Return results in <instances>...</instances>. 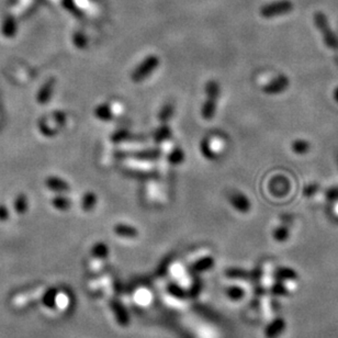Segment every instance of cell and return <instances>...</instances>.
Segmentation results:
<instances>
[{
	"mask_svg": "<svg viewBox=\"0 0 338 338\" xmlns=\"http://www.w3.org/2000/svg\"><path fill=\"white\" fill-rule=\"evenodd\" d=\"M159 66V58L156 55H149L145 59L137 65V67L132 71L131 79L133 82H142L148 76H151L155 69Z\"/></svg>",
	"mask_w": 338,
	"mask_h": 338,
	"instance_id": "1",
	"label": "cell"
},
{
	"mask_svg": "<svg viewBox=\"0 0 338 338\" xmlns=\"http://www.w3.org/2000/svg\"><path fill=\"white\" fill-rule=\"evenodd\" d=\"M315 23H317L320 32L322 33L326 46L332 49H338V37L332 31L326 16L323 13H317L315 14Z\"/></svg>",
	"mask_w": 338,
	"mask_h": 338,
	"instance_id": "2",
	"label": "cell"
},
{
	"mask_svg": "<svg viewBox=\"0 0 338 338\" xmlns=\"http://www.w3.org/2000/svg\"><path fill=\"white\" fill-rule=\"evenodd\" d=\"M290 86V80L286 75H278L275 78L271 79L267 84L264 85L262 90L266 95H279L281 92H285Z\"/></svg>",
	"mask_w": 338,
	"mask_h": 338,
	"instance_id": "3",
	"label": "cell"
},
{
	"mask_svg": "<svg viewBox=\"0 0 338 338\" xmlns=\"http://www.w3.org/2000/svg\"><path fill=\"white\" fill-rule=\"evenodd\" d=\"M291 9L292 3L290 1H288V0H281V1H277L264 5L262 10H260V14H262L264 18H273V16L290 12Z\"/></svg>",
	"mask_w": 338,
	"mask_h": 338,
	"instance_id": "4",
	"label": "cell"
},
{
	"mask_svg": "<svg viewBox=\"0 0 338 338\" xmlns=\"http://www.w3.org/2000/svg\"><path fill=\"white\" fill-rule=\"evenodd\" d=\"M229 200L231 206L234 208L236 211L241 213H247L252 208L251 200H249L243 192L240 191L232 192L229 197Z\"/></svg>",
	"mask_w": 338,
	"mask_h": 338,
	"instance_id": "5",
	"label": "cell"
},
{
	"mask_svg": "<svg viewBox=\"0 0 338 338\" xmlns=\"http://www.w3.org/2000/svg\"><path fill=\"white\" fill-rule=\"evenodd\" d=\"M286 330V322L284 319L277 318L267 325L265 330L266 338H278L282 332Z\"/></svg>",
	"mask_w": 338,
	"mask_h": 338,
	"instance_id": "6",
	"label": "cell"
},
{
	"mask_svg": "<svg viewBox=\"0 0 338 338\" xmlns=\"http://www.w3.org/2000/svg\"><path fill=\"white\" fill-rule=\"evenodd\" d=\"M111 309L112 312L115 315V319L118 321V323L122 326H126L130 322V317L129 313H127L126 309L122 306V304L118 301H113L111 303Z\"/></svg>",
	"mask_w": 338,
	"mask_h": 338,
	"instance_id": "7",
	"label": "cell"
},
{
	"mask_svg": "<svg viewBox=\"0 0 338 338\" xmlns=\"http://www.w3.org/2000/svg\"><path fill=\"white\" fill-rule=\"evenodd\" d=\"M218 107V99L207 97V100L204 101L202 109H201V115L204 120H212L217 112Z\"/></svg>",
	"mask_w": 338,
	"mask_h": 338,
	"instance_id": "8",
	"label": "cell"
},
{
	"mask_svg": "<svg viewBox=\"0 0 338 338\" xmlns=\"http://www.w3.org/2000/svg\"><path fill=\"white\" fill-rule=\"evenodd\" d=\"M54 85H55V80L49 79L48 81H46L45 84L42 86V88L40 89V91H38L37 97H36V100L38 101V103L44 104V103H47L49 100H51V97H52L53 91H54Z\"/></svg>",
	"mask_w": 338,
	"mask_h": 338,
	"instance_id": "9",
	"label": "cell"
},
{
	"mask_svg": "<svg viewBox=\"0 0 338 338\" xmlns=\"http://www.w3.org/2000/svg\"><path fill=\"white\" fill-rule=\"evenodd\" d=\"M45 185L49 190L54 192H66L69 190L68 182L58 178V177H48L45 181Z\"/></svg>",
	"mask_w": 338,
	"mask_h": 338,
	"instance_id": "10",
	"label": "cell"
},
{
	"mask_svg": "<svg viewBox=\"0 0 338 338\" xmlns=\"http://www.w3.org/2000/svg\"><path fill=\"white\" fill-rule=\"evenodd\" d=\"M113 232L114 234H116L120 237H126V238H134L138 235V231L136 227L129 225V224H123V223H119L113 226Z\"/></svg>",
	"mask_w": 338,
	"mask_h": 338,
	"instance_id": "11",
	"label": "cell"
},
{
	"mask_svg": "<svg viewBox=\"0 0 338 338\" xmlns=\"http://www.w3.org/2000/svg\"><path fill=\"white\" fill-rule=\"evenodd\" d=\"M213 266H214V259L212 257L207 256V257L199 259L198 262L193 264L191 269L193 273L200 274V273H204V271L210 270L213 267Z\"/></svg>",
	"mask_w": 338,
	"mask_h": 338,
	"instance_id": "12",
	"label": "cell"
},
{
	"mask_svg": "<svg viewBox=\"0 0 338 338\" xmlns=\"http://www.w3.org/2000/svg\"><path fill=\"white\" fill-rule=\"evenodd\" d=\"M95 115L96 118L101 120V121H111L113 119V113L112 110L110 108L108 103H102L99 104V106L95 109Z\"/></svg>",
	"mask_w": 338,
	"mask_h": 338,
	"instance_id": "13",
	"label": "cell"
},
{
	"mask_svg": "<svg viewBox=\"0 0 338 338\" xmlns=\"http://www.w3.org/2000/svg\"><path fill=\"white\" fill-rule=\"evenodd\" d=\"M123 156H131L137 159H157L160 156V152L158 149H148V151H142L133 154H123Z\"/></svg>",
	"mask_w": 338,
	"mask_h": 338,
	"instance_id": "14",
	"label": "cell"
},
{
	"mask_svg": "<svg viewBox=\"0 0 338 338\" xmlns=\"http://www.w3.org/2000/svg\"><path fill=\"white\" fill-rule=\"evenodd\" d=\"M91 254L93 257L98 259H106L109 256V247L103 242H98L93 245L91 249Z\"/></svg>",
	"mask_w": 338,
	"mask_h": 338,
	"instance_id": "15",
	"label": "cell"
},
{
	"mask_svg": "<svg viewBox=\"0 0 338 338\" xmlns=\"http://www.w3.org/2000/svg\"><path fill=\"white\" fill-rule=\"evenodd\" d=\"M291 148H292L293 153H296L298 155H306L310 152V148H311V144H310L306 140H301V138H299V140H296V141L292 142Z\"/></svg>",
	"mask_w": 338,
	"mask_h": 338,
	"instance_id": "16",
	"label": "cell"
},
{
	"mask_svg": "<svg viewBox=\"0 0 338 338\" xmlns=\"http://www.w3.org/2000/svg\"><path fill=\"white\" fill-rule=\"evenodd\" d=\"M175 112V108L173 103H166L163 106V108L160 109V111L158 113V120L162 122L163 124H166L167 122L173 118Z\"/></svg>",
	"mask_w": 338,
	"mask_h": 338,
	"instance_id": "17",
	"label": "cell"
},
{
	"mask_svg": "<svg viewBox=\"0 0 338 338\" xmlns=\"http://www.w3.org/2000/svg\"><path fill=\"white\" fill-rule=\"evenodd\" d=\"M170 137H171V129L167 124H164L160 126L154 134V140L156 143H163L165 141L169 140Z\"/></svg>",
	"mask_w": 338,
	"mask_h": 338,
	"instance_id": "18",
	"label": "cell"
},
{
	"mask_svg": "<svg viewBox=\"0 0 338 338\" xmlns=\"http://www.w3.org/2000/svg\"><path fill=\"white\" fill-rule=\"evenodd\" d=\"M200 151L203 156L209 160H215L218 158V155L215 154V152L213 151V148L211 147V144H210L208 138H203V140L201 141Z\"/></svg>",
	"mask_w": 338,
	"mask_h": 338,
	"instance_id": "19",
	"label": "cell"
},
{
	"mask_svg": "<svg viewBox=\"0 0 338 338\" xmlns=\"http://www.w3.org/2000/svg\"><path fill=\"white\" fill-rule=\"evenodd\" d=\"M185 153L184 151H182V149L180 147H176L174 148L173 151H171L169 154H168V162L171 164V165H180L185 162Z\"/></svg>",
	"mask_w": 338,
	"mask_h": 338,
	"instance_id": "20",
	"label": "cell"
},
{
	"mask_svg": "<svg viewBox=\"0 0 338 338\" xmlns=\"http://www.w3.org/2000/svg\"><path fill=\"white\" fill-rule=\"evenodd\" d=\"M97 204V196L93 192L85 193L84 198L81 201V208L84 211H91V210L96 207Z\"/></svg>",
	"mask_w": 338,
	"mask_h": 338,
	"instance_id": "21",
	"label": "cell"
},
{
	"mask_svg": "<svg viewBox=\"0 0 338 338\" xmlns=\"http://www.w3.org/2000/svg\"><path fill=\"white\" fill-rule=\"evenodd\" d=\"M277 278L282 281H295L297 279V273L290 268H279L276 273Z\"/></svg>",
	"mask_w": 338,
	"mask_h": 338,
	"instance_id": "22",
	"label": "cell"
},
{
	"mask_svg": "<svg viewBox=\"0 0 338 338\" xmlns=\"http://www.w3.org/2000/svg\"><path fill=\"white\" fill-rule=\"evenodd\" d=\"M220 91H221V87H220V84L217 80H210V81L207 82V85H206V95H207V97L219 99Z\"/></svg>",
	"mask_w": 338,
	"mask_h": 338,
	"instance_id": "23",
	"label": "cell"
},
{
	"mask_svg": "<svg viewBox=\"0 0 338 338\" xmlns=\"http://www.w3.org/2000/svg\"><path fill=\"white\" fill-rule=\"evenodd\" d=\"M52 204H53L54 208H56L57 210H60V211H66V210H68L71 206L69 199L67 197H64V196L55 197L52 200Z\"/></svg>",
	"mask_w": 338,
	"mask_h": 338,
	"instance_id": "24",
	"label": "cell"
},
{
	"mask_svg": "<svg viewBox=\"0 0 338 338\" xmlns=\"http://www.w3.org/2000/svg\"><path fill=\"white\" fill-rule=\"evenodd\" d=\"M226 296L229 297L232 301H240L245 297V291L240 287H230L226 289Z\"/></svg>",
	"mask_w": 338,
	"mask_h": 338,
	"instance_id": "25",
	"label": "cell"
},
{
	"mask_svg": "<svg viewBox=\"0 0 338 338\" xmlns=\"http://www.w3.org/2000/svg\"><path fill=\"white\" fill-rule=\"evenodd\" d=\"M273 236H274L275 241L279 242V243H284L288 240V238H289V230H288L286 226H278L277 229H275Z\"/></svg>",
	"mask_w": 338,
	"mask_h": 338,
	"instance_id": "26",
	"label": "cell"
},
{
	"mask_svg": "<svg viewBox=\"0 0 338 338\" xmlns=\"http://www.w3.org/2000/svg\"><path fill=\"white\" fill-rule=\"evenodd\" d=\"M226 276L230 277V278L245 279V278H248L249 274L247 273V271L240 269V268H229L226 270Z\"/></svg>",
	"mask_w": 338,
	"mask_h": 338,
	"instance_id": "27",
	"label": "cell"
},
{
	"mask_svg": "<svg viewBox=\"0 0 338 338\" xmlns=\"http://www.w3.org/2000/svg\"><path fill=\"white\" fill-rule=\"evenodd\" d=\"M130 136V132L127 130H119L114 132L111 136V141L113 143H121L125 140H127Z\"/></svg>",
	"mask_w": 338,
	"mask_h": 338,
	"instance_id": "28",
	"label": "cell"
},
{
	"mask_svg": "<svg viewBox=\"0 0 338 338\" xmlns=\"http://www.w3.org/2000/svg\"><path fill=\"white\" fill-rule=\"evenodd\" d=\"M74 43L76 47H78L80 49H84L87 47L88 45V41H87V37L82 34V33H76L74 35Z\"/></svg>",
	"mask_w": 338,
	"mask_h": 338,
	"instance_id": "29",
	"label": "cell"
},
{
	"mask_svg": "<svg viewBox=\"0 0 338 338\" xmlns=\"http://www.w3.org/2000/svg\"><path fill=\"white\" fill-rule=\"evenodd\" d=\"M168 292L170 293L171 296H174L176 298H179V299H182V298L186 297L185 291L182 290L180 287H178V286L175 285V284H170L168 286Z\"/></svg>",
	"mask_w": 338,
	"mask_h": 338,
	"instance_id": "30",
	"label": "cell"
},
{
	"mask_svg": "<svg viewBox=\"0 0 338 338\" xmlns=\"http://www.w3.org/2000/svg\"><path fill=\"white\" fill-rule=\"evenodd\" d=\"M15 209L16 211H19V213L23 212L26 209V198L24 195H20L15 200Z\"/></svg>",
	"mask_w": 338,
	"mask_h": 338,
	"instance_id": "31",
	"label": "cell"
},
{
	"mask_svg": "<svg viewBox=\"0 0 338 338\" xmlns=\"http://www.w3.org/2000/svg\"><path fill=\"white\" fill-rule=\"evenodd\" d=\"M14 31H15V25L13 23V20L10 19V20L5 22L3 33H4V35H7L8 37H11L14 34Z\"/></svg>",
	"mask_w": 338,
	"mask_h": 338,
	"instance_id": "32",
	"label": "cell"
},
{
	"mask_svg": "<svg viewBox=\"0 0 338 338\" xmlns=\"http://www.w3.org/2000/svg\"><path fill=\"white\" fill-rule=\"evenodd\" d=\"M319 190V187L317 185H308L306 188H304V195L307 197H312L314 196L317 191Z\"/></svg>",
	"mask_w": 338,
	"mask_h": 338,
	"instance_id": "33",
	"label": "cell"
},
{
	"mask_svg": "<svg viewBox=\"0 0 338 338\" xmlns=\"http://www.w3.org/2000/svg\"><path fill=\"white\" fill-rule=\"evenodd\" d=\"M40 130H41L43 134L46 135V136H53L55 134L54 131L51 129V127H49L47 124L43 123V122H41V123H40Z\"/></svg>",
	"mask_w": 338,
	"mask_h": 338,
	"instance_id": "34",
	"label": "cell"
},
{
	"mask_svg": "<svg viewBox=\"0 0 338 338\" xmlns=\"http://www.w3.org/2000/svg\"><path fill=\"white\" fill-rule=\"evenodd\" d=\"M273 290H274L275 293H277V295H287V291H288L286 286L285 285H281V284L275 285L273 287Z\"/></svg>",
	"mask_w": 338,
	"mask_h": 338,
	"instance_id": "35",
	"label": "cell"
},
{
	"mask_svg": "<svg viewBox=\"0 0 338 338\" xmlns=\"http://www.w3.org/2000/svg\"><path fill=\"white\" fill-rule=\"evenodd\" d=\"M54 119L56 120L59 124H64L66 121V115L63 112H55L54 113Z\"/></svg>",
	"mask_w": 338,
	"mask_h": 338,
	"instance_id": "36",
	"label": "cell"
},
{
	"mask_svg": "<svg viewBox=\"0 0 338 338\" xmlns=\"http://www.w3.org/2000/svg\"><path fill=\"white\" fill-rule=\"evenodd\" d=\"M0 215H2V218L7 217V210L4 207H0Z\"/></svg>",
	"mask_w": 338,
	"mask_h": 338,
	"instance_id": "37",
	"label": "cell"
},
{
	"mask_svg": "<svg viewBox=\"0 0 338 338\" xmlns=\"http://www.w3.org/2000/svg\"><path fill=\"white\" fill-rule=\"evenodd\" d=\"M333 96H334V99H335V101L338 103V87L335 88V90H334V93H333Z\"/></svg>",
	"mask_w": 338,
	"mask_h": 338,
	"instance_id": "38",
	"label": "cell"
},
{
	"mask_svg": "<svg viewBox=\"0 0 338 338\" xmlns=\"http://www.w3.org/2000/svg\"><path fill=\"white\" fill-rule=\"evenodd\" d=\"M337 164H338V157H337Z\"/></svg>",
	"mask_w": 338,
	"mask_h": 338,
	"instance_id": "39",
	"label": "cell"
}]
</instances>
